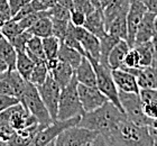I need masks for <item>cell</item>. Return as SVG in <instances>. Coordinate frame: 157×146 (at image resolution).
Segmentation results:
<instances>
[{"label":"cell","instance_id":"obj_28","mask_svg":"<svg viewBox=\"0 0 157 146\" xmlns=\"http://www.w3.org/2000/svg\"><path fill=\"white\" fill-rule=\"evenodd\" d=\"M35 66V62L27 55L26 51L24 52H17L16 58V70L19 72V74L23 77L25 80L28 81L30 77V73Z\"/></svg>","mask_w":157,"mask_h":146},{"label":"cell","instance_id":"obj_16","mask_svg":"<svg viewBox=\"0 0 157 146\" xmlns=\"http://www.w3.org/2000/svg\"><path fill=\"white\" fill-rule=\"evenodd\" d=\"M130 3L131 0H110V2L102 9L105 17V26L107 27L117 17L126 16Z\"/></svg>","mask_w":157,"mask_h":146},{"label":"cell","instance_id":"obj_42","mask_svg":"<svg viewBox=\"0 0 157 146\" xmlns=\"http://www.w3.org/2000/svg\"><path fill=\"white\" fill-rule=\"evenodd\" d=\"M85 18L86 15L82 11L72 9L71 10V16H70V23L74 25V26H83L85 23Z\"/></svg>","mask_w":157,"mask_h":146},{"label":"cell","instance_id":"obj_22","mask_svg":"<svg viewBox=\"0 0 157 146\" xmlns=\"http://www.w3.org/2000/svg\"><path fill=\"white\" fill-rule=\"evenodd\" d=\"M130 46L124 39H120L119 42L116 44L112 49L110 51L108 55V65L109 68L113 70V69H119L122 65L124 58L129 51Z\"/></svg>","mask_w":157,"mask_h":146},{"label":"cell","instance_id":"obj_46","mask_svg":"<svg viewBox=\"0 0 157 146\" xmlns=\"http://www.w3.org/2000/svg\"><path fill=\"white\" fill-rule=\"evenodd\" d=\"M147 128L151 140L154 142V145H157V119H151V123L148 124Z\"/></svg>","mask_w":157,"mask_h":146},{"label":"cell","instance_id":"obj_51","mask_svg":"<svg viewBox=\"0 0 157 146\" xmlns=\"http://www.w3.org/2000/svg\"><path fill=\"white\" fill-rule=\"evenodd\" d=\"M8 70H9V68H8L7 63L3 61L2 58H0V75L3 74V73H5V72H7Z\"/></svg>","mask_w":157,"mask_h":146},{"label":"cell","instance_id":"obj_9","mask_svg":"<svg viewBox=\"0 0 157 146\" xmlns=\"http://www.w3.org/2000/svg\"><path fill=\"white\" fill-rule=\"evenodd\" d=\"M37 90L38 93L44 101L46 108L49 112V116L52 120L57 119V109H59V93H61V88L57 85V82L52 78V75L48 74L46 78L45 82L43 85H38Z\"/></svg>","mask_w":157,"mask_h":146},{"label":"cell","instance_id":"obj_2","mask_svg":"<svg viewBox=\"0 0 157 146\" xmlns=\"http://www.w3.org/2000/svg\"><path fill=\"white\" fill-rule=\"evenodd\" d=\"M103 138L105 145L110 146L154 145L147 126H138L128 118H124L119 121L117 126Z\"/></svg>","mask_w":157,"mask_h":146},{"label":"cell","instance_id":"obj_44","mask_svg":"<svg viewBox=\"0 0 157 146\" xmlns=\"http://www.w3.org/2000/svg\"><path fill=\"white\" fill-rule=\"evenodd\" d=\"M32 0H8V3L10 6V10H11V15L13 17L24 6H26L27 3H29Z\"/></svg>","mask_w":157,"mask_h":146},{"label":"cell","instance_id":"obj_12","mask_svg":"<svg viewBox=\"0 0 157 146\" xmlns=\"http://www.w3.org/2000/svg\"><path fill=\"white\" fill-rule=\"evenodd\" d=\"M147 10L145 8L140 0H131L130 7L126 15V22H127V43L130 47L134 46L135 36L139 26L140 20L143 19L145 13Z\"/></svg>","mask_w":157,"mask_h":146},{"label":"cell","instance_id":"obj_39","mask_svg":"<svg viewBox=\"0 0 157 146\" xmlns=\"http://www.w3.org/2000/svg\"><path fill=\"white\" fill-rule=\"evenodd\" d=\"M72 9L78 10V11H82L85 15H88L91 11H93L95 8L88 0H72Z\"/></svg>","mask_w":157,"mask_h":146},{"label":"cell","instance_id":"obj_38","mask_svg":"<svg viewBox=\"0 0 157 146\" xmlns=\"http://www.w3.org/2000/svg\"><path fill=\"white\" fill-rule=\"evenodd\" d=\"M42 15H43V11H34V13H30L29 15H27L24 18L18 20V24H19V26L24 30H28L39 19V17L42 16Z\"/></svg>","mask_w":157,"mask_h":146},{"label":"cell","instance_id":"obj_27","mask_svg":"<svg viewBox=\"0 0 157 146\" xmlns=\"http://www.w3.org/2000/svg\"><path fill=\"white\" fill-rule=\"evenodd\" d=\"M57 58L59 61L66 62L67 64L72 66L73 70H75L78 68V65L80 64V62H81L82 54L78 51H76L75 49H72V47L61 43L59 53H57Z\"/></svg>","mask_w":157,"mask_h":146},{"label":"cell","instance_id":"obj_19","mask_svg":"<svg viewBox=\"0 0 157 146\" xmlns=\"http://www.w3.org/2000/svg\"><path fill=\"white\" fill-rule=\"evenodd\" d=\"M143 111L149 119H157V89H139Z\"/></svg>","mask_w":157,"mask_h":146},{"label":"cell","instance_id":"obj_48","mask_svg":"<svg viewBox=\"0 0 157 146\" xmlns=\"http://www.w3.org/2000/svg\"><path fill=\"white\" fill-rule=\"evenodd\" d=\"M0 94H10V96H13V90H11L9 83L3 78H0Z\"/></svg>","mask_w":157,"mask_h":146},{"label":"cell","instance_id":"obj_13","mask_svg":"<svg viewBox=\"0 0 157 146\" xmlns=\"http://www.w3.org/2000/svg\"><path fill=\"white\" fill-rule=\"evenodd\" d=\"M111 75L118 90L124 91V92L139 93V87H138L137 79H136L135 74L119 68L111 70Z\"/></svg>","mask_w":157,"mask_h":146},{"label":"cell","instance_id":"obj_34","mask_svg":"<svg viewBox=\"0 0 157 146\" xmlns=\"http://www.w3.org/2000/svg\"><path fill=\"white\" fill-rule=\"evenodd\" d=\"M46 16H48L51 19H61V20H70L71 16V9L59 5L56 2L49 9L45 10Z\"/></svg>","mask_w":157,"mask_h":146},{"label":"cell","instance_id":"obj_5","mask_svg":"<svg viewBox=\"0 0 157 146\" xmlns=\"http://www.w3.org/2000/svg\"><path fill=\"white\" fill-rule=\"evenodd\" d=\"M98 132L85 127L74 125L66 128L56 137L53 145L55 146H85L94 145L99 136Z\"/></svg>","mask_w":157,"mask_h":146},{"label":"cell","instance_id":"obj_37","mask_svg":"<svg viewBox=\"0 0 157 146\" xmlns=\"http://www.w3.org/2000/svg\"><path fill=\"white\" fill-rule=\"evenodd\" d=\"M70 20H61V19H52L53 24V35L56 36L62 43L63 38L66 34V29L69 26Z\"/></svg>","mask_w":157,"mask_h":146},{"label":"cell","instance_id":"obj_36","mask_svg":"<svg viewBox=\"0 0 157 146\" xmlns=\"http://www.w3.org/2000/svg\"><path fill=\"white\" fill-rule=\"evenodd\" d=\"M32 36L33 35L30 34L29 30H23L20 34H18L13 38L10 39L9 42L11 43V45L15 47L17 52H24V51H26V45Z\"/></svg>","mask_w":157,"mask_h":146},{"label":"cell","instance_id":"obj_24","mask_svg":"<svg viewBox=\"0 0 157 146\" xmlns=\"http://www.w3.org/2000/svg\"><path fill=\"white\" fill-rule=\"evenodd\" d=\"M139 53V65L140 68H145L151 65L155 60H157V51L155 49L151 41L139 45L134 46Z\"/></svg>","mask_w":157,"mask_h":146},{"label":"cell","instance_id":"obj_21","mask_svg":"<svg viewBox=\"0 0 157 146\" xmlns=\"http://www.w3.org/2000/svg\"><path fill=\"white\" fill-rule=\"evenodd\" d=\"M0 78H3L8 83H9L11 90H13V96L16 98H18L20 101V98L23 97V93L26 88L27 80L21 77L19 74V72L15 70H8L7 72H5L3 74L0 75Z\"/></svg>","mask_w":157,"mask_h":146},{"label":"cell","instance_id":"obj_56","mask_svg":"<svg viewBox=\"0 0 157 146\" xmlns=\"http://www.w3.org/2000/svg\"><path fill=\"white\" fill-rule=\"evenodd\" d=\"M1 36H2V35H1V32H0V37H1Z\"/></svg>","mask_w":157,"mask_h":146},{"label":"cell","instance_id":"obj_40","mask_svg":"<svg viewBox=\"0 0 157 146\" xmlns=\"http://www.w3.org/2000/svg\"><path fill=\"white\" fill-rule=\"evenodd\" d=\"M20 101L18 98L10 96V94H0V112L6 110L8 108L13 107L15 105L19 104Z\"/></svg>","mask_w":157,"mask_h":146},{"label":"cell","instance_id":"obj_20","mask_svg":"<svg viewBox=\"0 0 157 146\" xmlns=\"http://www.w3.org/2000/svg\"><path fill=\"white\" fill-rule=\"evenodd\" d=\"M49 74L52 75V78L57 82V85L62 89L72 79V77L74 75V70L66 62L59 61V60L55 66L49 71Z\"/></svg>","mask_w":157,"mask_h":146},{"label":"cell","instance_id":"obj_8","mask_svg":"<svg viewBox=\"0 0 157 146\" xmlns=\"http://www.w3.org/2000/svg\"><path fill=\"white\" fill-rule=\"evenodd\" d=\"M80 118H81V116L73 117V118L65 120H54L51 124H48L47 126L43 127L42 129H39L37 132L36 135L34 136L33 140H32V145H53L56 137L59 136L64 129H66V128H69L71 126H74V125H78V121H80Z\"/></svg>","mask_w":157,"mask_h":146},{"label":"cell","instance_id":"obj_6","mask_svg":"<svg viewBox=\"0 0 157 146\" xmlns=\"http://www.w3.org/2000/svg\"><path fill=\"white\" fill-rule=\"evenodd\" d=\"M94 68L95 75H97V88L105 94L109 101L117 106L121 111H124L121 104L119 101V94H118V88L116 85L111 75V69L108 65L102 64L101 62L89 58Z\"/></svg>","mask_w":157,"mask_h":146},{"label":"cell","instance_id":"obj_31","mask_svg":"<svg viewBox=\"0 0 157 146\" xmlns=\"http://www.w3.org/2000/svg\"><path fill=\"white\" fill-rule=\"evenodd\" d=\"M49 71L47 69V65H46V61L45 62H39V63H36L35 66H34L33 71L30 73V77L28 79V81L30 83H33L34 85H43L45 82L46 78L48 77Z\"/></svg>","mask_w":157,"mask_h":146},{"label":"cell","instance_id":"obj_41","mask_svg":"<svg viewBox=\"0 0 157 146\" xmlns=\"http://www.w3.org/2000/svg\"><path fill=\"white\" fill-rule=\"evenodd\" d=\"M56 3V0H32L30 5L35 11H45Z\"/></svg>","mask_w":157,"mask_h":146},{"label":"cell","instance_id":"obj_26","mask_svg":"<svg viewBox=\"0 0 157 146\" xmlns=\"http://www.w3.org/2000/svg\"><path fill=\"white\" fill-rule=\"evenodd\" d=\"M0 58L6 62L9 70L16 69L17 51L11 45V43L3 36L0 37Z\"/></svg>","mask_w":157,"mask_h":146},{"label":"cell","instance_id":"obj_30","mask_svg":"<svg viewBox=\"0 0 157 146\" xmlns=\"http://www.w3.org/2000/svg\"><path fill=\"white\" fill-rule=\"evenodd\" d=\"M120 39L115 37V36L109 35L108 33L105 36H102L100 38V60L99 62H101L102 64L108 65V55L112 47L119 42ZM109 66V65H108Z\"/></svg>","mask_w":157,"mask_h":146},{"label":"cell","instance_id":"obj_18","mask_svg":"<svg viewBox=\"0 0 157 146\" xmlns=\"http://www.w3.org/2000/svg\"><path fill=\"white\" fill-rule=\"evenodd\" d=\"M83 27L88 29L89 32H91L92 34H94L99 38H101L102 36L107 34L105 26V17L101 8H95L93 11L86 15Z\"/></svg>","mask_w":157,"mask_h":146},{"label":"cell","instance_id":"obj_15","mask_svg":"<svg viewBox=\"0 0 157 146\" xmlns=\"http://www.w3.org/2000/svg\"><path fill=\"white\" fill-rule=\"evenodd\" d=\"M155 17H156V15L153 13H149V11H146V13H145L143 19H141L140 23H139L137 32H136L134 46L151 41L153 33H154ZM134 46H132V47H134Z\"/></svg>","mask_w":157,"mask_h":146},{"label":"cell","instance_id":"obj_52","mask_svg":"<svg viewBox=\"0 0 157 146\" xmlns=\"http://www.w3.org/2000/svg\"><path fill=\"white\" fill-rule=\"evenodd\" d=\"M98 1H99V5H100V7H101L102 9L110 2V0H98Z\"/></svg>","mask_w":157,"mask_h":146},{"label":"cell","instance_id":"obj_29","mask_svg":"<svg viewBox=\"0 0 157 146\" xmlns=\"http://www.w3.org/2000/svg\"><path fill=\"white\" fill-rule=\"evenodd\" d=\"M105 32L109 35L115 36L119 39H124L127 42V22L126 16L117 17L108 26L105 27Z\"/></svg>","mask_w":157,"mask_h":146},{"label":"cell","instance_id":"obj_45","mask_svg":"<svg viewBox=\"0 0 157 146\" xmlns=\"http://www.w3.org/2000/svg\"><path fill=\"white\" fill-rule=\"evenodd\" d=\"M35 10L33 9V7H32V5H30V2L29 3H27L26 6H24L21 9L18 11V13L15 15V16L13 17V19H15V20H18L19 19H21V18H24L25 16H27V15H29L30 13H34Z\"/></svg>","mask_w":157,"mask_h":146},{"label":"cell","instance_id":"obj_33","mask_svg":"<svg viewBox=\"0 0 157 146\" xmlns=\"http://www.w3.org/2000/svg\"><path fill=\"white\" fill-rule=\"evenodd\" d=\"M23 30L24 29L19 26L18 22L13 19V18L9 20H7V22H5V23L1 25V27H0L1 35H2L3 37H6L8 41L13 38V37H15L16 35H18V34H20Z\"/></svg>","mask_w":157,"mask_h":146},{"label":"cell","instance_id":"obj_25","mask_svg":"<svg viewBox=\"0 0 157 146\" xmlns=\"http://www.w3.org/2000/svg\"><path fill=\"white\" fill-rule=\"evenodd\" d=\"M26 53L29 56L35 64L39 62H45V53H44V47H43L42 38L38 36H32L26 45Z\"/></svg>","mask_w":157,"mask_h":146},{"label":"cell","instance_id":"obj_4","mask_svg":"<svg viewBox=\"0 0 157 146\" xmlns=\"http://www.w3.org/2000/svg\"><path fill=\"white\" fill-rule=\"evenodd\" d=\"M20 104L36 118L40 126L45 127L53 121L44 101L39 96L36 85H34L29 81H27L26 83L23 97L20 98Z\"/></svg>","mask_w":157,"mask_h":146},{"label":"cell","instance_id":"obj_47","mask_svg":"<svg viewBox=\"0 0 157 146\" xmlns=\"http://www.w3.org/2000/svg\"><path fill=\"white\" fill-rule=\"evenodd\" d=\"M146 10L157 15V0H140Z\"/></svg>","mask_w":157,"mask_h":146},{"label":"cell","instance_id":"obj_14","mask_svg":"<svg viewBox=\"0 0 157 146\" xmlns=\"http://www.w3.org/2000/svg\"><path fill=\"white\" fill-rule=\"evenodd\" d=\"M74 75L78 83L90 87H97V75L94 68L86 55H82L80 64L74 70Z\"/></svg>","mask_w":157,"mask_h":146},{"label":"cell","instance_id":"obj_7","mask_svg":"<svg viewBox=\"0 0 157 146\" xmlns=\"http://www.w3.org/2000/svg\"><path fill=\"white\" fill-rule=\"evenodd\" d=\"M118 94L121 107L128 119L138 126H148L151 119L146 117L143 111V102L139 93L118 90Z\"/></svg>","mask_w":157,"mask_h":146},{"label":"cell","instance_id":"obj_1","mask_svg":"<svg viewBox=\"0 0 157 146\" xmlns=\"http://www.w3.org/2000/svg\"><path fill=\"white\" fill-rule=\"evenodd\" d=\"M124 118H127V116L124 111H121L117 106L108 100L94 110L84 112L78 125L95 130L105 137Z\"/></svg>","mask_w":157,"mask_h":146},{"label":"cell","instance_id":"obj_54","mask_svg":"<svg viewBox=\"0 0 157 146\" xmlns=\"http://www.w3.org/2000/svg\"><path fill=\"white\" fill-rule=\"evenodd\" d=\"M0 145H5V143H3V142H1V140H0Z\"/></svg>","mask_w":157,"mask_h":146},{"label":"cell","instance_id":"obj_49","mask_svg":"<svg viewBox=\"0 0 157 146\" xmlns=\"http://www.w3.org/2000/svg\"><path fill=\"white\" fill-rule=\"evenodd\" d=\"M151 43H153L155 49L157 51V15L154 20V33H153V37H151Z\"/></svg>","mask_w":157,"mask_h":146},{"label":"cell","instance_id":"obj_32","mask_svg":"<svg viewBox=\"0 0 157 146\" xmlns=\"http://www.w3.org/2000/svg\"><path fill=\"white\" fill-rule=\"evenodd\" d=\"M43 47H44V53H45L46 60H54L57 58V53H59L61 41L56 36L51 35L48 37L42 38Z\"/></svg>","mask_w":157,"mask_h":146},{"label":"cell","instance_id":"obj_17","mask_svg":"<svg viewBox=\"0 0 157 146\" xmlns=\"http://www.w3.org/2000/svg\"><path fill=\"white\" fill-rule=\"evenodd\" d=\"M136 79L139 89H157V60L151 65L139 69Z\"/></svg>","mask_w":157,"mask_h":146},{"label":"cell","instance_id":"obj_35","mask_svg":"<svg viewBox=\"0 0 157 146\" xmlns=\"http://www.w3.org/2000/svg\"><path fill=\"white\" fill-rule=\"evenodd\" d=\"M120 69L124 70H136V69H140L139 65V53L135 47H130L129 51L127 52L126 56L124 58L122 65Z\"/></svg>","mask_w":157,"mask_h":146},{"label":"cell","instance_id":"obj_10","mask_svg":"<svg viewBox=\"0 0 157 146\" xmlns=\"http://www.w3.org/2000/svg\"><path fill=\"white\" fill-rule=\"evenodd\" d=\"M73 34L80 41L81 46L84 51V55L88 58H92L95 61L100 60V38L94 34L89 32L83 26H74L72 25Z\"/></svg>","mask_w":157,"mask_h":146},{"label":"cell","instance_id":"obj_53","mask_svg":"<svg viewBox=\"0 0 157 146\" xmlns=\"http://www.w3.org/2000/svg\"><path fill=\"white\" fill-rule=\"evenodd\" d=\"M88 1H89V2H91L94 8H101V7H100V5H99L98 0H88ZM101 9H102V8H101Z\"/></svg>","mask_w":157,"mask_h":146},{"label":"cell","instance_id":"obj_43","mask_svg":"<svg viewBox=\"0 0 157 146\" xmlns=\"http://www.w3.org/2000/svg\"><path fill=\"white\" fill-rule=\"evenodd\" d=\"M11 18H13V15H11L8 0H0V20L5 23Z\"/></svg>","mask_w":157,"mask_h":146},{"label":"cell","instance_id":"obj_23","mask_svg":"<svg viewBox=\"0 0 157 146\" xmlns=\"http://www.w3.org/2000/svg\"><path fill=\"white\" fill-rule=\"evenodd\" d=\"M30 34L34 36H38L40 38H45L53 35V24L52 19L48 16H46V13L43 11V15L39 17V19L33 26L28 29Z\"/></svg>","mask_w":157,"mask_h":146},{"label":"cell","instance_id":"obj_11","mask_svg":"<svg viewBox=\"0 0 157 146\" xmlns=\"http://www.w3.org/2000/svg\"><path fill=\"white\" fill-rule=\"evenodd\" d=\"M78 94L84 112L94 110L108 101L107 97L97 87H90L82 83H78Z\"/></svg>","mask_w":157,"mask_h":146},{"label":"cell","instance_id":"obj_3","mask_svg":"<svg viewBox=\"0 0 157 146\" xmlns=\"http://www.w3.org/2000/svg\"><path fill=\"white\" fill-rule=\"evenodd\" d=\"M78 80L75 75L64 88L61 89L59 100V109H57V119L65 120L73 117L82 116L84 114L81 106L78 94Z\"/></svg>","mask_w":157,"mask_h":146},{"label":"cell","instance_id":"obj_55","mask_svg":"<svg viewBox=\"0 0 157 146\" xmlns=\"http://www.w3.org/2000/svg\"><path fill=\"white\" fill-rule=\"evenodd\" d=\"M2 24H3V23L1 22V20H0V27H1V25H2Z\"/></svg>","mask_w":157,"mask_h":146},{"label":"cell","instance_id":"obj_50","mask_svg":"<svg viewBox=\"0 0 157 146\" xmlns=\"http://www.w3.org/2000/svg\"><path fill=\"white\" fill-rule=\"evenodd\" d=\"M56 2L72 10V0H56Z\"/></svg>","mask_w":157,"mask_h":146}]
</instances>
